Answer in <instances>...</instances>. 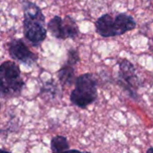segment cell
<instances>
[{
  "label": "cell",
  "mask_w": 153,
  "mask_h": 153,
  "mask_svg": "<svg viewBox=\"0 0 153 153\" xmlns=\"http://www.w3.org/2000/svg\"><path fill=\"white\" fill-rule=\"evenodd\" d=\"M22 8L23 12V18L38 20L42 22H46V17L43 14L40 7L33 2L29 0L22 1Z\"/></svg>",
  "instance_id": "obj_7"
},
{
  "label": "cell",
  "mask_w": 153,
  "mask_h": 153,
  "mask_svg": "<svg viewBox=\"0 0 153 153\" xmlns=\"http://www.w3.org/2000/svg\"><path fill=\"white\" fill-rule=\"evenodd\" d=\"M25 82L21 76L19 65L13 61H4L0 65V96L14 98L21 95Z\"/></svg>",
  "instance_id": "obj_2"
},
{
  "label": "cell",
  "mask_w": 153,
  "mask_h": 153,
  "mask_svg": "<svg viewBox=\"0 0 153 153\" xmlns=\"http://www.w3.org/2000/svg\"><path fill=\"white\" fill-rule=\"evenodd\" d=\"M57 79L62 86L70 87L74 84L76 79L74 66L65 63V65L57 71Z\"/></svg>",
  "instance_id": "obj_10"
},
{
  "label": "cell",
  "mask_w": 153,
  "mask_h": 153,
  "mask_svg": "<svg viewBox=\"0 0 153 153\" xmlns=\"http://www.w3.org/2000/svg\"><path fill=\"white\" fill-rule=\"evenodd\" d=\"M0 153H11L10 152L6 151V150H3V149H0Z\"/></svg>",
  "instance_id": "obj_16"
},
{
  "label": "cell",
  "mask_w": 153,
  "mask_h": 153,
  "mask_svg": "<svg viewBox=\"0 0 153 153\" xmlns=\"http://www.w3.org/2000/svg\"><path fill=\"white\" fill-rule=\"evenodd\" d=\"M39 95L45 100L51 101L56 100L61 96V91L59 90L58 84L53 79H50L42 84Z\"/></svg>",
  "instance_id": "obj_8"
},
{
  "label": "cell",
  "mask_w": 153,
  "mask_h": 153,
  "mask_svg": "<svg viewBox=\"0 0 153 153\" xmlns=\"http://www.w3.org/2000/svg\"><path fill=\"white\" fill-rule=\"evenodd\" d=\"M146 153H153V147H152V148H149V149L147 150Z\"/></svg>",
  "instance_id": "obj_15"
},
{
  "label": "cell",
  "mask_w": 153,
  "mask_h": 153,
  "mask_svg": "<svg viewBox=\"0 0 153 153\" xmlns=\"http://www.w3.org/2000/svg\"><path fill=\"white\" fill-rule=\"evenodd\" d=\"M80 62V55L76 48H71L67 51V59L65 61L66 64L75 66Z\"/></svg>",
  "instance_id": "obj_13"
},
{
  "label": "cell",
  "mask_w": 153,
  "mask_h": 153,
  "mask_svg": "<svg viewBox=\"0 0 153 153\" xmlns=\"http://www.w3.org/2000/svg\"><path fill=\"white\" fill-rule=\"evenodd\" d=\"M116 36L123 35L128 31L133 30L136 27L134 18L126 13H119L114 15Z\"/></svg>",
  "instance_id": "obj_6"
},
{
  "label": "cell",
  "mask_w": 153,
  "mask_h": 153,
  "mask_svg": "<svg viewBox=\"0 0 153 153\" xmlns=\"http://www.w3.org/2000/svg\"><path fill=\"white\" fill-rule=\"evenodd\" d=\"M47 30L56 39H66L64 20L59 15H55L47 24Z\"/></svg>",
  "instance_id": "obj_9"
},
{
  "label": "cell",
  "mask_w": 153,
  "mask_h": 153,
  "mask_svg": "<svg viewBox=\"0 0 153 153\" xmlns=\"http://www.w3.org/2000/svg\"><path fill=\"white\" fill-rule=\"evenodd\" d=\"M98 98V82L92 74L86 73L76 77L74 89L70 93L71 103L80 108H86Z\"/></svg>",
  "instance_id": "obj_1"
},
{
  "label": "cell",
  "mask_w": 153,
  "mask_h": 153,
  "mask_svg": "<svg viewBox=\"0 0 153 153\" xmlns=\"http://www.w3.org/2000/svg\"><path fill=\"white\" fill-rule=\"evenodd\" d=\"M7 51L12 59L28 66L38 61V55L32 52L22 39H13L7 43Z\"/></svg>",
  "instance_id": "obj_4"
},
{
  "label": "cell",
  "mask_w": 153,
  "mask_h": 153,
  "mask_svg": "<svg viewBox=\"0 0 153 153\" xmlns=\"http://www.w3.org/2000/svg\"><path fill=\"white\" fill-rule=\"evenodd\" d=\"M117 84L134 100H138V89L140 80L136 74L134 65L127 59H122L118 63Z\"/></svg>",
  "instance_id": "obj_3"
},
{
  "label": "cell",
  "mask_w": 153,
  "mask_h": 153,
  "mask_svg": "<svg viewBox=\"0 0 153 153\" xmlns=\"http://www.w3.org/2000/svg\"><path fill=\"white\" fill-rule=\"evenodd\" d=\"M0 109H1V103H0Z\"/></svg>",
  "instance_id": "obj_17"
},
{
  "label": "cell",
  "mask_w": 153,
  "mask_h": 153,
  "mask_svg": "<svg viewBox=\"0 0 153 153\" xmlns=\"http://www.w3.org/2000/svg\"><path fill=\"white\" fill-rule=\"evenodd\" d=\"M69 143L66 137L62 135H56L50 141V149L52 153H61L69 150Z\"/></svg>",
  "instance_id": "obj_12"
},
{
  "label": "cell",
  "mask_w": 153,
  "mask_h": 153,
  "mask_svg": "<svg viewBox=\"0 0 153 153\" xmlns=\"http://www.w3.org/2000/svg\"><path fill=\"white\" fill-rule=\"evenodd\" d=\"M61 153H91L90 152H82V151H79V150H67V151H65V152H61Z\"/></svg>",
  "instance_id": "obj_14"
},
{
  "label": "cell",
  "mask_w": 153,
  "mask_h": 153,
  "mask_svg": "<svg viewBox=\"0 0 153 153\" xmlns=\"http://www.w3.org/2000/svg\"><path fill=\"white\" fill-rule=\"evenodd\" d=\"M63 20L65 23V31L66 39H76L80 34V30L76 22L70 15H65Z\"/></svg>",
  "instance_id": "obj_11"
},
{
  "label": "cell",
  "mask_w": 153,
  "mask_h": 153,
  "mask_svg": "<svg viewBox=\"0 0 153 153\" xmlns=\"http://www.w3.org/2000/svg\"><path fill=\"white\" fill-rule=\"evenodd\" d=\"M46 22H42L38 20L23 18L22 30L25 39L33 46H39L47 38V27Z\"/></svg>",
  "instance_id": "obj_5"
},
{
  "label": "cell",
  "mask_w": 153,
  "mask_h": 153,
  "mask_svg": "<svg viewBox=\"0 0 153 153\" xmlns=\"http://www.w3.org/2000/svg\"><path fill=\"white\" fill-rule=\"evenodd\" d=\"M152 42H153V38H152Z\"/></svg>",
  "instance_id": "obj_18"
}]
</instances>
